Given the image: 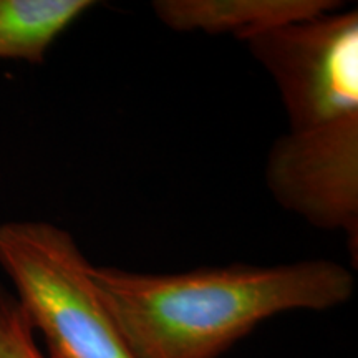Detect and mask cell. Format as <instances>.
Segmentation results:
<instances>
[{"instance_id": "obj_1", "label": "cell", "mask_w": 358, "mask_h": 358, "mask_svg": "<svg viewBox=\"0 0 358 358\" xmlns=\"http://www.w3.org/2000/svg\"><path fill=\"white\" fill-rule=\"evenodd\" d=\"M289 122L266 161L275 203L358 249V10L337 8L249 38Z\"/></svg>"}, {"instance_id": "obj_2", "label": "cell", "mask_w": 358, "mask_h": 358, "mask_svg": "<svg viewBox=\"0 0 358 358\" xmlns=\"http://www.w3.org/2000/svg\"><path fill=\"white\" fill-rule=\"evenodd\" d=\"M92 275L136 358H219L272 317L343 306L357 284L332 259L185 272L93 266Z\"/></svg>"}, {"instance_id": "obj_3", "label": "cell", "mask_w": 358, "mask_h": 358, "mask_svg": "<svg viewBox=\"0 0 358 358\" xmlns=\"http://www.w3.org/2000/svg\"><path fill=\"white\" fill-rule=\"evenodd\" d=\"M0 267L47 358H136L69 231L47 221L0 224Z\"/></svg>"}, {"instance_id": "obj_4", "label": "cell", "mask_w": 358, "mask_h": 358, "mask_svg": "<svg viewBox=\"0 0 358 358\" xmlns=\"http://www.w3.org/2000/svg\"><path fill=\"white\" fill-rule=\"evenodd\" d=\"M153 12L174 32L232 35L241 42L342 8L335 0H156Z\"/></svg>"}, {"instance_id": "obj_5", "label": "cell", "mask_w": 358, "mask_h": 358, "mask_svg": "<svg viewBox=\"0 0 358 358\" xmlns=\"http://www.w3.org/2000/svg\"><path fill=\"white\" fill-rule=\"evenodd\" d=\"M95 6L92 0H0V58L43 64L55 40Z\"/></svg>"}, {"instance_id": "obj_6", "label": "cell", "mask_w": 358, "mask_h": 358, "mask_svg": "<svg viewBox=\"0 0 358 358\" xmlns=\"http://www.w3.org/2000/svg\"><path fill=\"white\" fill-rule=\"evenodd\" d=\"M0 358H47L15 294L0 282Z\"/></svg>"}]
</instances>
